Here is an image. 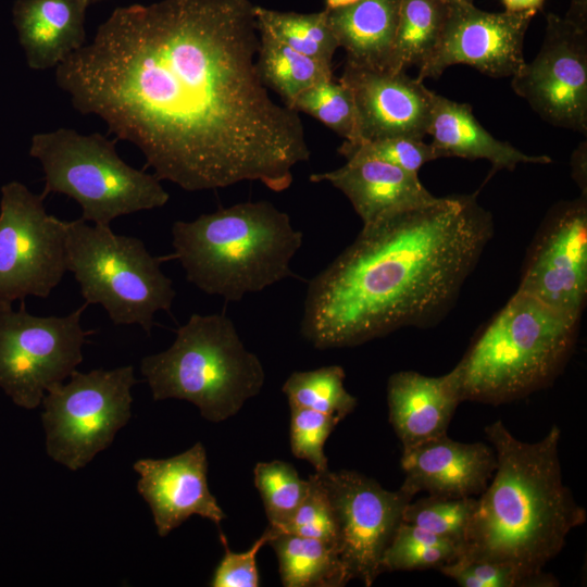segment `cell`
Wrapping results in <instances>:
<instances>
[{
	"label": "cell",
	"mask_w": 587,
	"mask_h": 587,
	"mask_svg": "<svg viewBox=\"0 0 587 587\" xmlns=\"http://www.w3.org/2000/svg\"><path fill=\"white\" fill-rule=\"evenodd\" d=\"M310 488L286 524L272 527L274 534L286 533L320 539L337 549V528L333 508L319 474L309 476Z\"/></svg>",
	"instance_id": "cell-35"
},
{
	"label": "cell",
	"mask_w": 587,
	"mask_h": 587,
	"mask_svg": "<svg viewBox=\"0 0 587 587\" xmlns=\"http://www.w3.org/2000/svg\"><path fill=\"white\" fill-rule=\"evenodd\" d=\"M253 12L258 29L267 32L307 57L333 65V57L339 45L330 28L326 9L297 13L254 5Z\"/></svg>",
	"instance_id": "cell-27"
},
{
	"label": "cell",
	"mask_w": 587,
	"mask_h": 587,
	"mask_svg": "<svg viewBox=\"0 0 587 587\" xmlns=\"http://www.w3.org/2000/svg\"><path fill=\"white\" fill-rule=\"evenodd\" d=\"M461 587H555L559 580L546 571L527 572L515 566L458 558L439 569Z\"/></svg>",
	"instance_id": "cell-33"
},
{
	"label": "cell",
	"mask_w": 587,
	"mask_h": 587,
	"mask_svg": "<svg viewBox=\"0 0 587 587\" xmlns=\"http://www.w3.org/2000/svg\"><path fill=\"white\" fill-rule=\"evenodd\" d=\"M258 32V73L263 85L274 90L286 107L292 109L303 91L333 78V65L294 50L265 30Z\"/></svg>",
	"instance_id": "cell-25"
},
{
	"label": "cell",
	"mask_w": 587,
	"mask_h": 587,
	"mask_svg": "<svg viewBox=\"0 0 587 587\" xmlns=\"http://www.w3.org/2000/svg\"><path fill=\"white\" fill-rule=\"evenodd\" d=\"M460 548L412 524L402 522L382 558V572L437 569L460 557Z\"/></svg>",
	"instance_id": "cell-29"
},
{
	"label": "cell",
	"mask_w": 587,
	"mask_h": 587,
	"mask_svg": "<svg viewBox=\"0 0 587 587\" xmlns=\"http://www.w3.org/2000/svg\"><path fill=\"white\" fill-rule=\"evenodd\" d=\"M254 485L263 501L268 525L277 528L288 522L302 502L310 480L302 479L291 464L273 460L257 463Z\"/></svg>",
	"instance_id": "cell-30"
},
{
	"label": "cell",
	"mask_w": 587,
	"mask_h": 587,
	"mask_svg": "<svg viewBox=\"0 0 587 587\" xmlns=\"http://www.w3.org/2000/svg\"><path fill=\"white\" fill-rule=\"evenodd\" d=\"M310 180L327 182L340 190L363 225L437 199L422 185L419 174L375 159H347L336 170L311 174Z\"/></svg>",
	"instance_id": "cell-20"
},
{
	"label": "cell",
	"mask_w": 587,
	"mask_h": 587,
	"mask_svg": "<svg viewBox=\"0 0 587 587\" xmlns=\"http://www.w3.org/2000/svg\"><path fill=\"white\" fill-rule=\"evenodd\" d=\"M132 365L74 371L42 399L47 454L71 471L86 466L107 449L132 414Z\"/></svg>",
	"instance_id": "cell-9"
},
{
	"label": "cell",
	"mask_w": 587,
	"mask_h": 587,
	"mask_svg": "<svg viewBox=\"0 0 587 587\" xmlns=\"http://www.w3.org/2000/svg\"><path fill=\"white\" fill-rule=\"evenodd\" d=\"M66 267L87 304H100L115 325L137 324L150 334L158 311L170 312L176 291L153 257L136 238L109 225L65 221Z\"/></svg>",
	"instance_id": "cell-8"
},
{
	"label": "cell",
	"mask_w": 587,
	"mask_h": 587,
	"mask_svg": "<svg viewBox=\"0 0 587 587\" xmlns=\"http://www.w3.org/2000/svg\"><path fill=\"white\" fill-rule=\"evenodd\" d=\"M517 291L579 320L587 295L586 196L560 203L549 214Z\"/></svg>",
	"instance_id": "cell-15"
},
{
	"label": "cell",
	"mask_w": 587,
	"mask_h": 587,
	"mask_svg": "<svg viewBox=\"0 0 587 587\" xmlns=\"http://www.w3.org/2000/svg\"><path fill=\"white\" fill-rule=\"evenodd\" d=\"M512 88L548 123L587 132V29L547 15L536 58L512 76Z\"/></svg>",
	"instance_id": "cell-13"
},
{
	"label": "cell",
	"mask_w": 587,
	"mask_h": 587,
	"mask_svg": "<svg viewBox=\"0 0 587 587\" xmlns=\"http://www.w3.org/2000/svg\"><path fill=\"white\" fill-rule=\"evenodd\" d=\"M317 474L333 508L337 551L347 577L370 587L383 573V554L413 496L401 487L387 490L355 471L327 470Z\"/></svg>",
	"instance_id": "cell-12"
},
{
	"label": "cell",
	"mask_w": 587,
	"mask_h": 587,
	"mask_svg": "<svg viewBox=\"0 0 587 587\" xmlns=\"http://www.w3.org/2000/svg\"><path fill=\"white\" fill-rule=\"evenodd\" d=\"M140 371L154 400L189 401L214 423L237 414L265 382L260 359L224 313H193L170 348L141 360Z\"/></svg>",
	"instance_id": "cell-6"
},
{
	"label": "cell",
	"mask_w": 587,
	"mask_h": 587,
	"mask_svg": "<svg viewBox=\"0 0 587 587\" xmlns=\"http://www.w3.org/2000/svg\"><path fill=\"white\" fill-rule=\"evenodd\" d=\"M358 0H325V9L333 10L337 8H341L345 5H349L351 3H354Z\"/></svg>",
	"instance_id": "cell-41"
},
{
	"label": "cell",
	"mask_w": 587,
	"mask_h": 587,
	"mask_svg": "<svg viewBox=\"0 0 587 587\" xmlns=\"http://www.w3.org/2000/svg\"><path fill=\"white\" fill-rule=\"evenodd\" d=\"M578 322L516 291L457 364L462 400L497 405L548 387L574 349Z\"/></svg>",
	"instance_id": "cell-5"
},
{
	"label": "cell",
	"mask_w": 587,
	"mask_h": 587,
	"mask_svg": "<svg viewBox=\"0 0 587 587\" xmlns=\"http://www.w3.org/2000/svg\"><path fill=\"white\" fill-rule=\"evenodd\" d=\"M448 14L441 0H401L388 71L421 67L436 48Z\"/></svg>",
	"instance_id": "cell-26"
},
{
	"label": "cell",
	"mask_w": 587,
	"mask_h": 587,
	"mask_svg": "<svg viewBox=\"0 0 587 587\" xmlns=\"http://www.w3.org/2000/svg\"><path fill=\"white\" fill-rule=\"evenodd\" d=\"M272 533L267 526L264 533L243 552L230 551L226 537L221 533V541L225 553L217 564L212 580V587H258L260 577L257 567V554L267 544Z\"/></svg>",
	"instance_id": "cell-37"
},
{
	"label": "cell",
	"mask_w": 587,
	"mask_h": 587,
	"mask_svg": "<svg viewBox=\"0 0 587 587\" xmlns=\"http://www.w3.org/2000/svg\"><path fill=\"white\" fill-rule=\"evenodd\" d=\"M475 504L476 497L427 496L415 502L410 501L405 505L402 522L448 540L458 546L461 551Z\"/></svg>",
	"instance_id": "cell-31"
},
{
	"label": "cell",
	"mask_w": 587,
	"mask_h": 587,
	"mask_svg": "<svg viewBox=\"0 0 587 587\" xmlns=\"http://www.w3.org/2000/svg\"><path fill=\"white\" fill-rule=\"evenodd\" d=\"M345 376V371L339 365L294 372L285 380L282 389L289 407L307 408L342 420L358 403L357 398L344 386Z\"/></svg>",
	"instance_id": "cell-28"
},
{
	"label": "cell",
	"mask_w": 587,
	"mask_h": 587,
	"mask_svg": "<svg viewBox=\"0 0 587 587\" xmlns=\"http://www.w3.org/2000/svg\"><path fill=\"white\" fill-rule=\"evenodd\" d=\"M101 1H104V0H90V4H93V3H97V2H101Z\"/></svg>",
	"instance_id": "cell-43"
},
{
	"label": "cell",
	"mask_w": 587,
	"mask_h": 587,
	"mask_svg": "<svg viewBox=\"0 0 587 587\" xmlns=\"http://www.w3.org/2000/svg\"><path fill=\"white\" fill-rule=\"evenodd\" d=\"M505 11L509 12H523L541 10L545 0H501Z\"/></svg>",
	"instance_id": "cell-40"
},
{
	"label": "cell",
	"mask_w": 587,
	"mask_h": 587,
	"mask_svg": "<svg viewBox=\"0 0 587 587\" xmlns=\"http://www.w3.org/2000/svg\"><path fill=\"white\" fill-rule=\"evenodd\" d=\"M271 533L267 544L277 555L285 587H340L349 583L334 546L315 538Z\"/></svg>",
	"instance_id": "cell-24"
},
{
	"label": "cell",
	"mask_w": 587,
	"mask_h": 587,
	"mask_svg": "<svg viewBox=\"0 0 587 587\" xmlns=\"http://www.w3.org/2000/svg\"><path fill=\"white\" fill-rule=\"evenodd\" d=\"M86 304L65 316H36L23 302L17 311L0 303V388L16 405L36 409L83 361Z\"/></svg>",
	"instance_id": "cell-10"
},
{
	"label": "cell",
	"mask_w": 587,
	"mask_h": 587,
	"mask_svg": "<svg viewBox=\"0 0 587 587\" xmlns=\"http://www.w3.org/2000/svg\"><path fill=\"white\" fill-rule=\"evenodd\" d=\"M462 401L457 365L437 377L400 371L387 383L389 422L402 450L446 435Z\"/></svg>",
	"instance_id": "cell-19"
},
{
	"label": "cell",
	"mask_w": 587,
	"mask_h": 587,
	"mask_svg": "<svg viewBox=\"0 0 587 587\" xmlns=\"http://www.w3.org/2000/svg\"><path fill=\"white\" fill-rule=\"evenodd\" d=\"M572 165L574 178L586 193V141L580 142L573 153Z\"/></svg>",
	"instance_id": "cell-38"
},
{
	"label": "cell",
	"mask_w": 587,
	"mask_h": 587,
	"mask_svg": "<svg viewBox=\"0 0 587 587\" xmlns=\"http://www.w3.org/2000/svg\"><path fill=\"white\" fill-rule=\"evenodd\" d=\"M339 80L350 89L357 109L354 142L387 137L423 139L427 135L436 93L405 71L345 61Z\"/></svg>",
	"instance_id": "cell-16"
},
{
	"label": "cell",
	"mask_w": 587,
	"mask_h": 587,
	"mask_svg": "<svg viewBox=\"0 0 587 587\" xmlns=\"http://www.w3.org/2000/svg\"><path fill=\"white\" fill-rule=\"evenodd\" d=\"M446 3H450V2H454V1H458V2H465V3H473L474 0H441Z\"/></svg>",
	"instance_id": "cell-42"
},
{
	"label": "cell",
	"mask_w": 587,
	"mask_h": 587,
	"mask_svg": "<svg viewBox=\"0 0 587 587\" xmlns=\"http://www.w3.org/2000/svg\"><path fill=\"white\" fill-rule=\"evenodd\" d=\"M341 420L320 411L290 407V447L298 459L307 460L317 473L328 470L324 444Z\"/></svg>",
	"instance_id": "cell-36"
},
{
	"label": "cell",
	"mask_w": 587,
	"mask_h": 587,
	"mask_svg": "<svg viewBox=\"0 0 587 587\" xmlns=\"http://www.w3.org/2000/svg\"><path fill=\"white\" fill-rule=\"evenodd\" d=\"M338 152L345 159L366 158L379 160L408 172L419 174L427 162L441 158L438 150L423 139L387 137L370 141H344Z\"/></svg>",
	"instance_id": "cell-34"
},
{
	"label": "cell",
	"mask_w": 587,
	"mask_h": 587,
	"mask_svg": "<svg viewBox=\"0 0 587 587\" xmlns=\"http://www.w3.org/2000/svg\"><path fill=\"white\" fill-rule=\"evenodd\" d=\"M485 434L497 465L476 497L459 558L542 572L587 517L562 479L561 430L553 425L540 440L526 442L496 421Z\"/></svg>",
	"instance_id": "cell-3"
},
{
	"label": "cell",
	"mask_w": 587,
	"mask_h": 587,
	"mask_svg": "<svg viewBox=\"0 0 587 587\" xmlns=\"http://www.w3.org/2000/svg\"><path fill=\"white\" fill-rule=\"evenodd\" d=\"M401 0H358L327 10L330 28L346 61L387 70L396 37Z\"/></svg>",
	"instance_id": "cell-23"
},
{
	"label": "cell",
	"mask_w": 587,
	"mask_h": 587,
	"mask_svg": "<svg viewBox=\"0 0 587 587\" xmlns=\"http://www.w3.org/2000/svg\"><path fill=\"white\" fill-rule=\"evenodd\" d=\"M292 109L316 118L346 141L358 140L354 100L350 89L339 79L330 78L307 89Z\"/></svg>",
	"instance_id": "cell-32"
},
{
	"label": "cell",
	"mask_w": 587,
	"mask_h": 587,
	"mask_svg": "<svg viewBox=\"0 0 587 587\" xmlns=\"http://www.w3.org/2000/svg\"><path fill=\"white\" fill-rule=\"evenodd\" d=\"M564 17L578 27L587 29V0H571Z\"/></svg>",
	"instance_id": "cell-39"
},
{
	"label": "cell",
	"mask_w": 587,
	"mask_h": 587,
	"mask_svg": "<svg viewBox=\"0 0 587 587\" xmlns=\"http://www.w3.org/2000/svg\"><path fill=\"white\" fill-rule=\"evenodd\" d=\"M90 0H15L13 24L29 68H55L86 43Z\"/></svg>",
	"instance_id": "cell-21"
},
{
	"label": "cell",
	"mask_w": 587,
	"mask_h": 587,
	"mask_svg": "<svg viewBox=\"0 0 587 587\" xmlns=\"http://www.w3.org/2000/svg\"><path fill=\"white\" fill-rule=\"evenodd\" d=\"M115 142L67 127L35 134L29 155L43 171L42 197L65 195L79 204L83 221L109 226L116 217L165 205L170 195L160 179L128 165Z\"/></svg>",
	"instance_id": "cell-7"
},
{
	"label": "cell",
	"mask_w": 587,
	"mask_h": 587,
	"mask_svg": "<svg viewBox=\"0 0 587 587\" xmlns=\"http://www.w3.org/2000/svg\"><path fill=\"white\" fill-rule=\"evenodd\" d=\"M251 0H161L115 8L54 70L73 108L135 145L184 190L254 180L279 192L310 159L299 113L257 70Z\"/></svg>",
	"instance_id": "cell-1"
},
{
	"label": "cell",
	"mask_w": 587,
	"mask_h": 587,
	"mask_svg": "<svg viewBox=\"0 0 587 587\" xmlns=\"http://www.w3.org/2000/svg\"><path fill=\"white\" fill-rule=\"evenodd\" d=\"M303 234L273 203L247 201L172 226L174 257L208 295L238 302L292 276Z\"/></svg>",
	"instance_id": "cell-4"
},
{
	"label": "cell",
	"mask_w": 587,
	"mask_h": 587,
	"mask_svg": "<svg viewBox=\"0 0 587 587\" xmlns=\"http://www.w3.org/2000/svg\"><path fill=\"white\" fill-rule=\"evenodd\" d=\"M494 234L475 195L440 197L361 232L308 284L300 322L316 349L354 347L452 307Z\"/></svg>",
	"instance_id": "cell-2"
},
{
	"label": "cell",
	"mask_w": 587,
	"mask_h": 587,
	"mask_svg": "<svg viewBox=\"0 0 587 587\" xmlns=\"http://www.w3.org/2000/svg\"><path fill=\"white\" fill-rule=\"evenodd\" d=\"M401 488L446 498L478 497L488 486L497 460L485 442H461L446 435L402 450Z\"/></svg>",
	"instance_id": "cell-18"
},
{
	"label": "cell",
	"mask_w": 587,
	"mask_h": 587,
	"mask_svg": "<svg viewBox=\"0 0 587 587\" xmlns=\"http://www.w3.org/2000/svg\"><path fill=\"white\" fill-rule=\"evenodd\" d=\"M137 490L150 507L159 536L165 537L191 515L220 525L226 517L208 485L207 452L201 442L167 459H139Z\"/></svg>",
	"instance_id": "cell-17"
},
{
	"label": "cell",
	"mask_w": 587,
	"mask_h": 587,
	"mask_svg": "<svg viewBox=\"0 0 587 587\" xmlns=\"http://www.w3.org/2000/svg\"><path fill=\"white\" fill-rule=\"evenodd\" d=\"M43 198L16 180L1 187L0 303L47 298L67 271L65 221L47 213Z\"/></svg>",
	"instance_id": "cell-11"
},
{
	"label": "cell",
	"mask_w": 587,
	"mask_h": 587,
	"mask_svg": "<svg viewBox=\"0 0 587 587\" xmlns=\"http://www.w3.org/2000/svg\"><path fill=\"white\" fill-rule=\"evenodd\" d=\"M427 135L441 158L485 159L494 172L513 171L520 163L547 164V155H528L509 142L496 139L476 120L472 107L435 95Z\"/></svg>",
	"instance_id": "cell-22"
},
{
	"label": "cell",
	"mask_w": 587,
	"mask_h": 587,
	"mask_svg": "<svg viewBox=\"0 0 587 587\" xmlns=\"http://www.w3.org/2000/svg\"><path fill=\"white\" fill-rule=\"evenodd\" d=\"M537 12H486L473 3L450 2L439 38L417 79L438 78L455 64H466L491 77L514 76L525 64V33Z\"/></svg>",
	"instance_id": "cell-14"
}]
</instances>
